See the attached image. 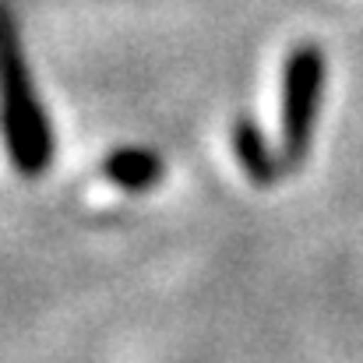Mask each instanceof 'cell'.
I'll return each instance as SVG.
<instances>
[{"mask_svg":"<svg viewBox=\"0 0 363 363\" xmlns=\"http://www.w3.org/2000/svg\"><path fill=\"white\" fill-rule=\"evenodd\" d=\"M103 177L123 187V191H152L162 177H166V162L155 148H145V145H123L106 152L103 159Z\"/></svg>","mask_w":363,"mask_h":363,"instance_id":"3957f363","label":"cell"},{"mask_svg":"<svg viewBox=\"0 0 363 363\" xmlns=\"http://www.w3.org/2000/svg\"><path fill=\"white\" fill-rule=\"evenodd\" d=\"M0 141L11 166L28 180L43 177L57 152L53 127L25 64L21 35L7 0H0Z\"/></svg>","mask_w":363,"mask_h":363,"instance_id":"6da1fadb","label":"cell"},{"mask_svg":"<svg viewBox=\"0 0 363 363\" xmlns=\"http://www.w3.org/2000/svg\"><path fill=\"white\" fill-rule=\"evenodd\" d=\"M233 148H237V159H240L243 173L257 187H272L286 173V159L272 152V145L264 141L261 127L250 121V117H237L233 121Z\"/></svg>","mask_w":363,"mask_h":363,"instance_id":"277c9868","label":"cell"},{"mask_svg":"<svg viewBox=\"0 0 363 363\" xmlns=\"http://www.w3.org/2000/svg\"><path fill=\"white\" fill-rule=\"evenodd\" d=\"M325 50L318 43H300L282 64V159L286 169L303 166L314 145V127L325 96Z\"/></svg>","mask_w":363,"mask_h":363,"instance_id":"7a4b0ae2","label":"cell"}]
</instances>
